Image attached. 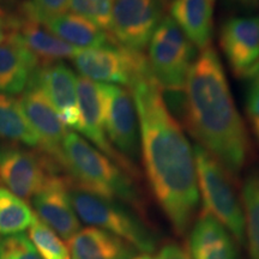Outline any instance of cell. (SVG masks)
<instances>
[{"label":"cell","instance_id":"obj_20","mask_svg":"<svg viewBox=\"0 0 259 259\" xmlns=\"http://www.w3.org/2000/svg\"><path fill=\"white\" fill-rule=\"evenodd\" d=\"M36 61L23 46L12 41L0 45V93L8 95L22 94L28 87Z\"/></svg>","mask_w":259,"mask_h":259},{"label":"cell","instance_id":"obj_1","mask_svg":"<svg viewBox=\"0 0 259 259\" xmlns=\"http://www.w3.org/2000/svg\"><path fill=\"white\" fill-rule=\"evenodd\" d=\"M138 114L141 153L149 185L173 229L184 235L199 204L196 157L153 74L128 88Z\"/></svg>","mask_w":259,"mask_h":259},{"label":"cell","instance_id":"obj_12","mask_svg":"<svg viewBox=\"0 0 259 259\" xmlns=\"http://www.w3.org/2000/svg\"><path fill=\"white\" fill-rule=\"evenodd\" d=\"M220 46L234 76L250 78L259 69V18L227 19L220 30Z\"/></svg>","mask_w":259,"mask_h":259},{"label":"cell","instance_id":"obj_15","mask_svg":"<svg viewBox=\"0 0 259 259\" xmlns=\"http://www.w3.org/2000/svg\"><path fill=\"white\" fill-rule=\"evenodd\" d=\"M15 42L23 46L36 61L37 67L73 59L80 51L54 35L45 24L21 11L16 16Z\"/></svg>","mask_w":259,"mask_h":259},{"label":"cell","instance_id":"obj_30","mask_svg":"<svg viewBox=\"0 0 259 259\" xmlns=\"http://www.w3.org/2000/svg\"><path fill=\"white\" fill-rule=\"evenodd\" d=\"M247 94H246V108L252 116H259V69L250 77Z\"/></svg>","mask_w":259,"mask_h":259},{"label":"cell","instance_id":"obj_29","mask_svg":"<svg viewBox=\"0 0 259 259\" xmlns=\"http://www.w3.org/2000/svg\"><path fill=\"white\" fill-rule=\"evenodd\" d=\"M135 259H191L190 254L178 244H168L156 253L137 254Z\"/></svg>","mask_w":259,"mask_h":259},{"label":"cell","instance_id":"obj_16","mask_svg":"<svg viewBox=\"0 0 259 259\" xmlns=\"http://www.w3.org/2000/svg\"><path fill=\"white\" fill-rule=\"evenodd\" d=\"M196 58L197 51L183 50L156 38H151L149 44L148 64L162 92H184Z\"/></svg>","mask_w":259,"mask_h":259},{"label":"cell","instance_id":"obj_9","mask_svg":"<svg viewBox=\"0 0 259 259\" xmlns=\"http://www.w3.org/2000/svg\"><path fill=\"white\" fill-rule=\"evenodd\" d=\"M19 105L25 118L38 138V148L42 154L61 171L63 142L67 135V127L58 114L50 100L40 87L30 80L21 97Z\"/></svg>","mask_w":259,"mask_h":259},{"label":"cell","instance_id":"obj_33","mask_svg":"<svg viewBox=\"0 0 259 259\" xmlns=\"http://www.w3.org/2000/svg\"><path fill=\"white\" fill-rule=\"evenodd\" d=\"M251 125H252V130H253V134L259 142V116H252Z\"/></svg>","mask_w":259,"mask_h":259},{"label":"cell","instance_id":"obj_8","mask_svg":"<svg viewBox=\"0 0 259 259\" xmlns=\"http://www.w3.org/2000/svg\"><path fill=\"white\" fill-rule=\"evenodd\" d=\"M54 174L61 173L37 149L0 144V180L19 198L31 200Z\"/></svg>","mask_w":259,"mask_h":259},{"label":"cell","instance_id":"obj_7","mask_svg":"<svg viewBox=\"0 0 259 259\" xmlns=\"http://www.w3.org/2000/svg\"><path fill=\"white\" fill-rule=\"evenodd\" d=\"M167 9V0H112L111 36L119 46L143 52Z\"/></svg>","mask_w":259,"mask_h":259},{"label":"cell","instance_id":"obj_28","mask_svg":"<svg viewBox=\"0 0 259 259\" xmlns=\"http://www.w3.org/2000/svg\"><path fill=\"white\" fill-rule=\"evenodd\" d=\"M69 6L70 0H29L22 6V12L44 24L66 14Z\"/></svg>","mask_w":259,"mask_h":259},{"label":"cell","instance_id":"obj_2","mask_svg":"<svg viewBox=\"0 0 259 259\" xmlns=\"http://www.w3.org/2000/svg\"><path fill=\"white\" fill-rule=\"evenodd\" d=\"M184 92V124L190 135L236 177L250 155V138L215 48L200 51Z\"/></svg>","mask_w":259,"mask_h":259},{"label":"cell","instance_id":"obj_6","mask_svg":"<svg viewBox=\"0 0 259 259\" xmlns=\"http://www.w3.org/2000/svg\"><path fill=\"white\" fill-rule=\"evenodd\" d=\"M73 65L82 77L130 88L136 80L151 74L143 52L121 46L80 50L73 57Z\"/></svg>","mask_w":259,"mask_h":259},{"label":"cell","instance_id":"obj_11","mask_svg":"<svg viewBox=\"0 0 259 259\" xmlns=\"http://www.w3.org/2000/svg\"><path fill=\"white\" fill-rule=\"evenodd\" d=\"M77 94H78L80 116H82L80 134L88 138L94 147L114 161L125 171H127L130 176L134 178L139 177L136 164L122 156L107 137L103 83L94 82L80 76L77 78Z\"/></svg>","mask_w":259,"mask_h":259},{"label":"cell","instance_id":"obj_3","mask_svg":"<svg viewBox=\"0 0 259 259\" xmlns=\"http://www.w3.org/2000/svg\"><path fill=\"white\" fill-rule=\"evenodd\" d=\"M61 171L77 186L144 213L135 178L82 136L69 131L63 142Z\"/></svg>","mask_w":259,"mask_h":259},{"label":"cell","instance_id":"obj_4","mask_svg":"<svg viewBox=\"0 0 259 259\" xmlns=\"http://www.w3.org/2000/svg\"><path fill=\"white\" fill-rule=\"evenodd\" d=\"M67 189L72 208L80 221L118 236L142 254L154 253L157 240L153 232L124 204L89 192L69 178Z\"/></svg>","mask_w":259,"mask_h":259},{"label":"cell","instance_id":"obj_19","mask_svg":"<svg viewBox=\"0 0 259 259\" xmlns=\"http://www.w3.org/2000/svg\"><path fill=\"white\" fill-rule=\"evenodd\" d=\"M212 8L209 0H171L168 6L171 19L199 51L211 44Z\"/></svg>","mask_w":259,"mask_h":259},{"label":"cell","instance_id":"obj_10","mask_svg":"<svg viewBox=\"0 0 259 259\" xmlns=\"http://www.w3.org/2000/svg\"><path fill=\"white\" fill-rule=\"evenodd\" d=\"M106 134L122 156L135 163L141 153L138 114L131 90L115 84H103Z\"/></svg>","mask_w":259,"mask_h":259},{"label":"cell","instance_id":"obj_26","mask_svg":"<svg viewBox=\"0 0 259 259\" xmlns=\"http://www.w3.org/2000/svg\"><path fill=\"white\" fill-rule=\"evenodd\" d=\"M69 10L111 35L112 0H70Z\"/></svg>","mask_w":259,"mask_h":259},{"label":"cell","instance_id":"obj_31","mask_svg":"<svg viewBox=\"0 0 259 259\" xmlns=\"http://www.w3.org/2000/svg\"><path fill=\"white\" fill-rule=\"evenodd\" d=\"M15 30L16 16H8L0 10V45L14 41Z\"/></svg>","mask_w":259,"mask_h":259},{"label":"cell","instance_id":"obj_14","mask_svg":"<svg viewBox=\"0 0 259 259\" xmlns=\"http://www.w3.org/2000/svg\"><path fill=\"white\" fill-rule=\"evenodd\" d=\"M77 78L78 77L73 71L64 61H60L37 69L31 79L45 93L64 124L79 131L82 116L77 94Z\"/></svg>","mask_w":259,"mask_h":259},{"label":"cell","instance_id":"obj_22","mask_svg":"<svg viewBox=\"0 0 259 259\" xmlns=\"http://www.w3.org/2000/svg\"><path fill=\"white\" fill-rule=\"evenodd\" d=\"M0 139L12 144L38 148V138L25 118L17 97L0 93Z\"/></svg>","mask_w":259,"mask_h":259},{"label":"cell","instance_id":"obj_25","mask_svg":"<svg viewBox=\"0 0 259 259\" xmlns=\"http://www.w3.org/2000/svg\"><path fill=\"white\" fill-rule=\"evenodd\" d=\"M28 236L42 259H70V251L66 244L37 216L29 227Z\"/></svg>","mask_w":259,"mask_h":259},{"label":"cell","instance_id":"obj_23","mask_svg":"<svg viewBox=\"0 0 259 259\" xmlns=\"http://www.w3.org/2000/svg\"><path fill=\"white\" fill-rule=\"evenodd\" d=\"M35 218L36 215L25 200L0 186V236L23 233Z\"/></svg>","mask_w":259,"mask_h":259},{"label":"cell","instance_id":"obj_18","mask_svg":"<svg viewBox=\"0 0 259 259\" xmlns=\"http://www.w3.org/2000/svg\"><path fill=\"white\" fill-rule=\"evenodd\" d=\"M70 259H135L136 250L111 233L88 227L69 240Z\"/></svg>","mask_w":259,"mask_h":259},{"label":"cell","instance_id":"obj_5","mask_svg":"<svg viewBox=\"0 0 259 259\" xmlns=\"http://www.w3.org/2000/svg\"><path fill=\"white\" fill-rule=\"evenodd\" d=\"M193 151L198 189L203 197V210L221 222L236 241L244 244V209L233 187L232 177L200 145H194Z\"/></svg>","mask_w":259,"mask_h":259},{"label":"cell","instance_id":"obj_34","mask_svg":"<svg viewBox=\"0 0 259 259\" xmlns=\"http://www.w3.org/2000/svg\"><path fill=\"white\" fill-rule=\"evenodd\" d=\"M209 3H210V4H211V5H213V4H215V0H209Z\"/></svg>","mask_w":259,"mask_h":259},{"label":"cell","instance_id":"obj_21","mask_svg":"<svg viewBox=\"0 0 259 259\" xmlns=\"http://www.w3.org/2000/svg\"><path fill=\"white\" fill-rule=\"evenodd\" d=\"M44 24L61 40L79 50L119 46L108 32L72 12H66Z\"/></svg>","mask_w":259,"mask_h":259},{"label":"cell","instance_id":"obj_32","mask_svg":"<svg viewBox=\"0 0 259 259\" xmlns=\"http://www.w3.org/2000/svg\"><path fill=\"white\" fill-rule=\"evenodd\" d=\"M227 2L245 10H254L259 6V0H227Z\"/></svg>","mask_w":259,"mask_h":259},{"label":"cell","instance_id":"obj_27","mask_svg":"<svg viewBox=\"0 0 259 259\" xmlns=\"http://www.w3.org/2000/svg\"><path fill=\"white\" fill-rule=\"evenodd\" d=\"M0 259H42L25 233L0 239Z\"/></svg>","mask_w":259,"mask_h":259},{"label":"cell","instance_id":"obj_13","mask_svg":"<svg viewBox=\"0 0 259 259\" xmlns=\"http://www.w3.org/2000/svg\"><path fill=\"white\" fill-rule=\"evenodd\" d=\"M31 203L35 215L64 240L69 241L80 231L79 219L70 200L66 176H52L32 197Z\"/></svg>","mask_w":259,"mask_h":259},{"label":"cell","instance_id":"obj_24","mask_svg":"<svg viewBox=\"0 0 259 259\" xmlns=\"http://www.w3.org/2000/svg\"><path fill=\"white\" fill-rule=\"evenodd\" d=\"M245 232L251 259H259V173L246 178L242 186Z\"/></svg>","mask_w":259,"mask_h":259},{"label":"cell","instance_id":"obj_17","mask_svg":"<svg viewBox=\"0 0 259 259\" xmlns=\"http://www.w3.org/2000/svg\"><path fill=\"white\" fill-rule=\"evenodd\" d=\"M189 246L191 259H238L231 233L204 210L192 227Z\"/></svg>","mask_w":259,"mask_h":259}]
</instances>
